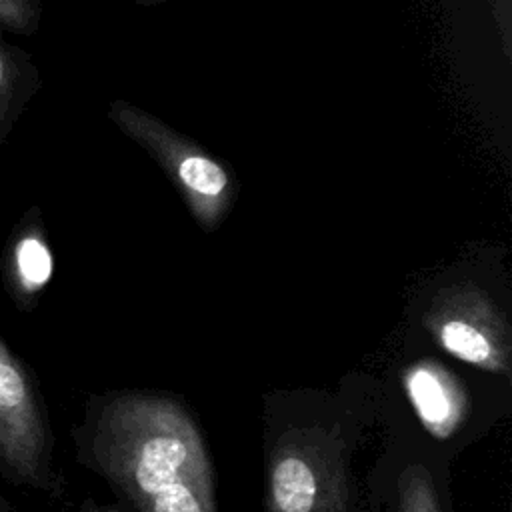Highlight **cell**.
I'll use <instances>...</instances> for the list:
<instances>
[{"label": "cell", "instance_id": "6da1fadb", "mask_svg": "<svg viewBox=\"0 0 512 512\" xmlns=\"http://www.w3.org/2000/svg\"><path fill=\"white\" fill-rule=\"evenodd\" d=\"M92 452L140 512H216L202 436L170 400H114L98 418Z\"/></svg>", "mask_w": 512, "mask_h": 512}, {"label": "cell", "instance_id": "7a4b0ae2", "mask_svg": "<svg viewBox=\"0 0 512 512\" xmlns=\"http://www.w3.org/2000/svg\"><path fill=\"white\" fill-rule=\"evenodd\" d=\"M270 512H346L340 456L308 432L276 446L268 462Z\"/></svg>", "mask_w": 512, "mask_h": 512}, {"label": "cell", "instance_id": "3957f363", "mask_svg": "<svg viewBox=\"0 0 512 512\" xmlns=\"http://www.w3.org/2000/svg\"><path fill=\"white\" fill-rule=\"evenodd\" d=\"M428 332L458 360L508 374L510 334L496 304L474 286L442 290L424 316Z\"/></svg>", "mask_w": 512, "mask_h": 512}, {"label": "cell", "instance_id": "277c9868", "mask_svg": "<svg viewBox=\"0 0 512 512\" xmlns=\"http://www.w3.org/2000/svg\"><path fill=\"white\" fill-rule=\"evenodd\" d=\"M0 468L14 482L44 486L48 432L24 366L0 342Z\"/></svg>", "mask_w": 512, "mask_h": 512}, {"label": "cell", "instance_id": "5b68a950", "mask_svg": "<svg viewBox=\"0 0 512 512\" xmlns=\"http://www.w3.org/2000/svg\"><path fill=\"white\" fill-rule=\"evenodd\" d=\"M406 394L424 424L436 438L452 436L466 418L468 396L460 380L438 362L422 360L404 372Z\"/></svg>", "mask_w": 512, "mask_h": 512}, {"label": "cell", "instance_id": "8992f818", "mask_svg": "<svg viewBox=\"0 0 512 512\" xmlns=\"http://www.w3.org/2000/svg\"><path fill=\"white\" fill-rule=\"evenodd\" d=\"M38 86L40 76L30 54L0 36V144L12 132Z\"/></svg>", "mask_w": 512, "mask_h": 512}, {"label": "cell", "instance_id": "52a82bcc", "mask_svg": "<svg viewBox=\"0 0 512 512\" xmlns=\"http://www.w3.org/2000/svg\"><path fill=\"white\" fill-rule=\"evenodd\" d=\"M16 262L18 274L28 290L40 288L50 278L52 258L46 244L36 234H28L18 242Z\"/></svg>", "mask_w": 512, "mask_h": 512}, {"label": "cell", "instance_id": "ba28073f", "mask_svg": "<svg viewBox=\"0 0 512 512\" xmlns=\"http://www.w3.org/2000/svg\"><path fill=\"white\" fill-rule=\"evenodd\" d=\"M396 512H440L434 484L422 466H410L404 472Z\"/></svg>", "mask_w": 512, "mask_h": 512}, {"label": "cell", "instance_id": "9c48e42d", "mask_svg": "<svg viewBox=\"0 0 512 512\" xmlns=\"http://www.w3.org/2000/svg\"><path fill=\"white\" fill-rule=\"evenodd\" d=\"M40 24V0H0V28L34 34Z\"/></svg>", "mask_w": 512, "mask_h": 512}, {"label": "cell", "instance_id": "30bf717a", "mask_svg": "<svg viewBox=\"0 0 512 512\" xmlns=\"http://www.w3.org/2000/svg\"><path fill=\"white\" fill-rule=\"evenodd\" d=\"M0 512H14L12 506H8V502L2 496H0Z\"/></svg>", "mask_w": 512, "mask_h": 512}, {"label": "cell", "instance_id": "8fae6325", "mask_svg": "<svg viewBox=\"0 0 512 512\" xmlns=\"http://www.w3.org/2000/svg\"><path fill=\"white\" fill-rule=\"evenodd\" d=\"M96 512H112V510H96Z\"/></svg>", "mask_w": 512, "mask_h": 512}]
</instances>
